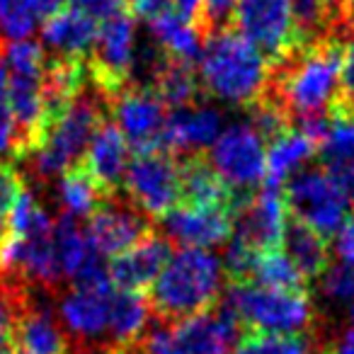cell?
<instances>
[{"instance_id":"obj_25","label":"cell","mask_w":354,"mask_h":354,"mask_svg":"<svg viewBox=\"0 0 354 354\" xmlns=\"http://www.w3.org/2000/svg\"><path fill=\"white\" fill-rule=\"evenodd\" d=\"M318 153L325 170L354 199V117L330 112L328 131L318 143Z\"/></svg>"},{"instance_id":"obj_14","label":"cell","mask_w":354,"mask_h":354,"mask_svg":"<svg viewBox=\"0 0 354 354\" xmlns=\"http://www.w3.org/2000/svg\"><path fill=\"white\" fill-rule=\"evenodd\" d=\"M289 223V207L281 187L262 185L238 207L233 238L245 243L255 252L279 250L284 243V231Z\"/></svg>"},{"instance_id":"obj_36","label":"cell","mask_w":354,"mask_h":354,"mask_svg":"<svg viewBox=\"0 0 354 354\" xmlns=\"http://www.w3.org/2000/svg\"><path fill=\"white\" fill-rule=\"evenodd\" d=\"M25 296L22 286L0 281V354H15V325Z\"/></svg>"},{"instance_id":"obj_32","label":"cell","mask_w":354,"mask_h":354,"mask_svg":"<svg viewBox=\"0 0 354 354\" xmlns=\"http://www.w3.org/2000/svg\"><path fill=\"white\" fill-rule=\"evenodd\" d=\"M250 284H260L267 286V289L279 291H308L306 289V277L301 274L299 267L291 262V257L281 248L257 255L250 274Z\"/></svg>"},{"instance_id":"obj_17","label":"cell","mask_w":354,"mask_h":354,"mask_svg":"<svg viewBox=\"0 0 354 354\" xmlns=\"http://www.w3.org/2000/svg\"><path fill=\"white\" fill-rule=\"evenodd\" d=\"M88 241L93 250L100 257H119L129 248L136 245L141 238H146L148 223L138 209H129L122 204H102L97 212L90 216L88 226Z\"/></svg>"},{"instance_id":"obj_42","label":"cell","mask_w":354,"mask_h":354,"mask_svg":"<svg viewBox=\"0 0 354 354\" xmlns=\"http://www.w3.org/2000/svg\"><path fill=\"white\" fill-rule=\"evenodd\" d=\"M124 6H127V0H73V8L93 17L95 22H104L124 12Z\"/></svg>"},{"instance_id":"obj_46","label":"cell","mask_w":354,"mask_h":354,"mask_svg":"<svg viewBox=\"0 0 354 354\" xmlns=\"http://www.w3.org/2000/svg\"><path fill=\"white\" fill-rule=\"evenodd\" d=\"M202 3L204 0H172V8H175L177 12H183L185 17L197 20V15L202 12Z\"/></svg>"},{"instance_id":"obj_35","label":"cell","mask_w":354,"mask_h":354,"mask_svg":"<svg viewBox=\"0 0 354 354\" xmlns=\"http://www.w3.org/2000/svg\"><path fill=\"white\" fill-rule=\"evenodd\" d=\"M41 17L30 0H0V37L8 41H25L41 30Z\"/></svg>"},{"instance_id":"obj_1","label":"cell","mask_w":354,"mask_h":354,"mask_svg":"<svg viewBox=\"0 0 354 354\" xmlns=\"http://www.w3.org/2000/svg\"><path fill=\"white\" fill-rule=\"evenodd\" d=\"M270 59L236 30H216L199 54V83L226 104H255L270 85Z\"/></svg>"},{"instance_id":"obj_28","label":"cell","mask_w":354,"mask_h":354,"mask_svg":"<svg viewBox=\"0 0 354 354\" xmlns=\"http://www.w3.org/2000/svg\"><path fill=\"white\" fill-rule=\"evenodd\" d=\"M151 320V301L138 291H117L109 315V339L119 352H129L143 339Z\"/></svg>"},{"instance_id":"obj_2","label":"cell","mask_w":354,"mask_h":354,"mask_svg":"<svg viewBox=\"0 0 354 354\" xmlns=\"http://www.w3.org/2000/svg\"><path fill=\"white\" fill-rule=\"evenodd\" d=\"M342 46L335 41L301 46L286 59V68L277 78L274 97L291 122L328 117L339 93Z\"/></svg>"},{"instance_id":"obj_23","label":"cell","mask_w":354,"mask_h":354,"mask_svg":"<svg viewBox=\"0 0 354 354\" xmlns=\"http://www.w3.org/2000/svg\"><path fill=\"white\" fill-rule=\"evenodd\" d=\"M180 187H183V204L187 207H214L238 212V207L245 202L231 192V187L202 156H187L185 160H180Z\"/></svg>"},{"instance_id":"obj_38","label":"cell","mask_w":354,"mask_h":354,"mask_svg":"<svg viewBox=\"0 0 354 354\" xmlns=\"http://www.w3.org/2000/svg\"><path fill=\"white\" fill-rule=\"evenodd\" d=\"M330 112L354 117V37L342 46V68H339V93Z\"/></svg>"},{"instance_id":"obj_39","label":"cell","mask_w":354,"mask_h":354,"mask_svg":"<svg viewBox=\"0 0 354 354\" xmlns=\"http://www.w3.org/2000/svg\"><path fill=\"white\" fill-rule=\"evenodd\" d=\"M12 151L17 153V127L10 109V100H8L6 68L0 64V158Z\"/></svg>"},{"instance_id":"obj_8","label":"cell","mask_w":354,"mask_h":354,"mask_svg":"<svg viewBox=\"0 0 354 354\" xmlns=\"http://www.w3.org/2000/svg\"><path fill=\"white\" fill-rule=\"evenodd\" d=\"M284 199L291 218L306 223L323 238L337 236L339 228L352 216V197L347 189L320 167H308L289 177Z\"/></svg>"},{"instance_id":"obj_22","label":"cell","mask_w":354,"mask_h":354,"mask_svg":"<svg viewBox=\"0 0 354 354\" xmlns=\"http://www.w3.org/2000/svg\"><path fill=\"white\" fill-rule=\"evenodd\" d=\"M15 354H68V337L46 306L25 296L15 325Z\"/></svg>"},{"instance_id":"obj_3","label":"cell","mask_w":354,"mask_h":354,"mask_svg":"<svg viewBox=\"0 0 354 354\" xmlns=\"http://www.w3.org/2000/svg\"><path fill=\"white\" fill-rule=\"evenodd\" d=\"M223 265L209 250H180L151 286V308L160 318L185 320L218 306Z\"/></svg>"},{"instance_id":"obj_34","label":"cell","mask_w":354,"mask_h":354,"mask_svg":"<svg viewBox=\"0 0 354 354\" xmlns=\"http://www.w3.org/2000/svg\"><path fill=\"white\" fill-rule=\"evenodd\" d=\"M233 354H315L313 344L304 335L245 333L236 342Z\"/></svg>"},{"instance_id":"obj_40","label":"cell","mask_w":354,"mask_h":354,"mask_svg":"<svg viewBox=\"0 0 354 354\" xmlns=\"http://www.w3.org/2000/svg\"><path fill=\"white\" fill-rule=\"evenodd\" d=\"M22 189H25V185H22L15 167L0 160V228L8 223V216H10Z\"/></svg>"},{"instance_id":"obj_29","label":"cell","mask_w":354,"mask_h":354,"mask_svg":"<svg viewBox=\"0 0 354 354\" xmlns=\"http://www.w3.org/2000/svg\"><path fill=\"white\" fill-rule=\"evenodd\" d=\"M281 250L299 267V272L306 277V281L320 277L330 265L328 238H323L320 233H315L313 228L296 221V218H289V223H286Z\"/></svg>"},{"instance_id":"obj_30","label":"cell","mask_w":354,"mask_h":354,"mask_svg":"<svg viewBox=\"0 0 354 354\" xmlns=\"http://www.w3.org/2000/svg\"><path fill=\"white\" fill-rule=\"evenodd\" d=\"M109 197L112 194H107L95 183V177L85 170L83 162L66 170L59 180V202L66 216L90 218L102 204L109 202Z\"/></svg>"},{"instance_id":"obj_24","label":"cell","mask_w":354,"mask_h":354,"mask_svg":"<svg viewBox=\"0 0 354 354\" xmlns=\"http://www.w3.org/2000/svg\"><path fill=\"white\" fill-rule=\"evenodd\" d=\"M151 27V37L167 59L183 61V64H194L202 54V30L192 17H185L183 12H177L175 8H165L158 15L148 20Z\"/></svg>"},{"instance_id":"obj_41","label":"cell","mask_w":354,"mask_h":354,"mask_svg":"<svg viewBox=\"0 0 354 354\" xmlns=\"http://www.w3.org/2000/svg\"><path fill=\"white\" fill-rule=\"evenodd\" d=\"M236 8H238V0H204L199 15L204 17L209 30L216 32V30H223V25H226L228 20H233Z\"/></svg>"},{"instance_id":"obj_4","label":"cell","mask_w":354,"mask_h":354,"mask_svg":"<svg viewBox=\"0 0 354 354\" xmlns=\"http://www.w3.org/2000/svg\"><path fill=\"white\" fill-rule=\"evenodd\" d=\"M8 100L17 127V153H35L49 122L46 109V59L41 44L32 39L10 41L3 51Z\"/></svg>"},{"instance_id":"obj_13","label":"cell","mask_w":354,"mask_h":354,"mask_svg":"<svg viewBox=\"0 0 354 354\" xmlns=\"http://www.w3.org/2000/svg\"><path fill=\"white\" fill-rule=\"evenodd\" d=\"M138 61L136 22L127 10L100 22L93 46V78L102 95H117L124 90Z\"/></svg>"},{"instance_id":"obj_11","label":"cell","mask_w":354,"mask_h":354,"mask_svg":"<svg viewBox=\"0 0 354 354\" xmlns=\"http://www.w3.org/2000/svg\"><path fill=\"white\" fill-rule=\"evenodd\" d=\"M233 25L270 61H286L301 49L291 0H238Z\"/></svg>"},{"instance_id":"obj_19","label":"cell","mask_w":354,"mask_h":354,"mask_svg":"<svg viewBox=\"0 0 354 354\" xmlns=\"http://www.w3.org/2000/svg\"><path fill=\"white\" fill-rule=\"evenodd\" d=\"M170 255V243L162 236L148 233L133 248H129L127 252L114 257L112 265H109V277H112L117 289L143 294V291L156 284L158 274L167 265Z\"/></svg>"},{"instance_id":"obj_20","label":"cell","mask_w":354,"mask_h":354,"mask_svg":"<svg viewBox=\"0 0 354 354\" xmlns=\"http://www.w3.org/2000/svg\"><path fill=\"white\" fill-rule=\"evenodd\" d=\"M97 30L100 22L78 8H64L41 25V49H49L54 61H83L93 54Z\"/></svg>"},{"instance_id":"obj_7","label":"cell","mask_w":354,"mask_h":354,"mask_svg":"<svg viewBox=\"0 0 354 354\" xmlns=\"http://www.w3.org/2000/svg\"><path fill=\"white\" fill-rule=\"evenodd\" d=\"M241 328L228 306H214L207 313L158 325L136 347L141 354H231Z\"/></svg>"},{"instance_id":"obj_45","label":"cell","mask_w":354,"mask_h":354,"mask_svg":"<svg viewBox=\"0 0 354 354\" xmlns=\"http://www.w3.org/2000/svg\"><path fill=\"white\" fill-rule=\"evenodd\" d=\"M32 6H35L37 15L41 17V22H46L51 15L61 12L64 8H68V0H30Z\"/></svg>"},{"instance_id":"obj_43","label":"cell","mask_w":354,"mask_h":354,"mask_svg":"<svg viewBox=\"0 0 354 354\" xmlns=\"http://www.w3.org/2000/svg\"><path fill=\"white\" fill-rule=\"evenodd\" d=\"M335 252H337L342 265L354 267V214L347 218L339 233L335 236Z\"/></svg>"},{"instance_id":"obj_15","label":"cell","mask_w":354,"mask_h":354,"mask_svg":"<svg viewBox=\"0 0 354 354\" xmlns=\"http://www.w3.org/2000/svg\"><path fill=\"white\" fill-rule=\"evenodd\" d=\"M167 107L153 88H124L114 100V124L136 153L162 151Z\"/></svg>"},{"instance_id":"obj_44","label":"cell","mask_w":354,"mask_h":354,"mask_svg":"<svg viewBox=\"0 0 354 354\" xmlns=\"http://www.w3.org/2000/svg\"><path fill=\"white\" fill-rule=\"evenodd\" d=\"M127 3L133 8V12H138L141 17H148V20H151L153 15H158L160 10L170 8L172 0H127Z\"/></svg>"},{"instance_id":"obj_9","label":"cell","mask_w":354,"mask_h":354,"mask_svg":"<svg viewBox=\"0 0 354 354\" xmlns=\"http://www.w3.org/2000/svg\"><path fill=\"white\" fill-rule=\"evenodd\" d=\"M209 165L238 199H248L267 175L265 138L248 122L226 127L209 151Z\"/></svg>"},{"instance_id":"obj_26","label":"cell","mask_w":354,"mask_h":354,"mask_svg":"<svg viewBox=\"0 0 354 354\" xmlns=\"http://www.w3.org/2000/svg\"><path fill=\"white\" fill-rule=\"evenodd\" d=\"M54 245H56L61 274L71 281L83 279L85 274H90V272L102 265L100 255L90 245L85 228H80L78 218L73 216L61 214V218L54 226Z\"/></svg>"},{"instance_id":"obj_33","label":"cell","mask_w":354,"mask_h":354,"mask_svg":"<svg viewBox=\"0 0 354 354\" xmlns=\"http://www.w3.org/2000/svg\"><path fill=\"white\" fill-rule=\"evenodd\" d=\"M294 8V22L299 30L301 44H318L323 41L320 37L335 25L339 17L337 0H291Z\"/></svg>"},{"instance_id":"obj_31","label":"cell","mask_w":354,"mask_h":354,"mask_svg":"<svg viewBox=\"0 0 354 354\" xmlns=\"http://www.w3.org/2000/svg\"><path fill=\"white\" fill-rule=\"evenodd\" d=\"M153 90L158 97L165 102V107L180 109L194 104L199 90V80L194 75L192 64H183V61L160 59L153 71Z\"/></svg>"},{"instance_id":"obj_48","label":"cell","mask_w":354,"mask_h":354,"mask_svg":"<svg viewBox=\"0 0 354 354\" xmlns=\"http://www.w3.org/2000/svg\"><path fill=\"white\" fill-rule=\"evenodd\" d=\"M0 241H3V228H0Z\"/></svg>"},{"instance_id":"obj_10","label":"cell","mask_w":354,"mask_h":354,"mask_svg":"<svg viewBox=\"0 0 354 354\" xmlns=\"http://www.w3.org/2000/svg\"><path fill=\"white\" fill-rule=\"evenodd\" d=\"M124 189L143 216L162 218L183 202L180 160L167 151L136 153V158L129 160Z\"/></svg>"},{"instance_id":"obj_37","label":"cell","mask_w":354,"mask_h":354,"mask_svg":"<svg viewBox=\"0 0 354 354\" xmlns=\"http://www.w3.org/2000/svg\"><path fill=\"white\" fill-rule=\"evenodd\" d=\"M320 296L333 306H354V267L328 265L320 274Z\"/></svg>"},{"instance_id":"obj_18","label":"cell","mask_w":354,"mask_h":354,"mask_svg":"<svg viewBox=\"0 0 354 354\" xmlns=\"http://www.w3.org/2000/svg\"><path fill=\"white\" fill-rule=\"evenodd\" d=\"M223 131L221 112L209 104H187V107L172 109L167 117L165 133H162V151L199 156V151L212 148L218 133Z\"/></svg>"},{"instance_id":"obj_27","label":"cell","mask_w":354,"mask_h":354,"mask_svg":"<svg viewBox=\"0 0 354 354\" xmlns=\"http://www.w3.org/2000/svg\"><path fill=\"white\" fill-rule=\"evenodd\" d=\"M313 153H318L315 141H310L299 129H294V127L286 129L284 133L272 138L270 148H267L265 185L281 187L284 183H289V177L294 175L299 167H304L306 162L313 158Z\"/></svg>"},{"instance_id":"obj_12","label":"cell","mask_w":354,"mask_h":354,"mask_svg":"<svg viewBox=\"0 0 354 354\" xmlns=\"http://www.w3.org/2000/svg\"><path fill=\"white\" fill-rule=\"evenodd\" d=\"M114 296H117V286L109 277V270L100 265L80 281H73V289L61 299V323L71 330L73 337L83 342L100 339L109 333Z\"/></svg>"},{"instance_id":"obj_21","label":"cell","mask_w":354,"mask_h":354,"mask_svg":"<svg viewBox=\"0 0 354 354\" xmlns=\"http://www.w3.org/2000/svg\"><path fill=\"white\" fill-rule=\"evenodd\" d=\"M83 167L107 194H114V189L124 183L129 167V143L117 129V124H100L83 156Z\"/></svg>"},{"instance_id":"obj_47","label":"cell","mask_w":354,"mask_h":354,"mask_svg":"<svg viewBox=\"0 0 354 354\" xmlns=\"http://www.w3.org/2000/svg\"><path fill=\"white\" fill-rule=\"evenodd\" d=\"M349 3V10H352V15H354V0H347Z\"/></svg>"},{"instance_id":"obj_5","label":"cell","mask_w":354,"mask_h":354,"mask_svg":"<svg viewBox=\"0 0 354 354\" xmlns=\"http://www.w3.org/2000/svg\"><path fill=\"white\" fill-rule=\"evenodd\" d=\"M102 122L104 119L100 100L93 97V95H85V90H80L46 124L41 146L32 153L37 175H64L66 170L80 165L95 131H97Z\"/></svg>"},{"instance_id":"obj_16","label":"cell","mask_w":354,"mask_h":354,"mask_svg":"<svg viewBox=\"0 0 354 354\" xmlns=\"http://www.w3.org/2000/svg\"><path fill=\"white\" fill-rule=\"evenodd\" d=\"M236 212L214 207H187L180 204L162 216V233L170 245L183 250H209L233 236Z\"/></svg>"},{"instance_id":"obj_6","label":"cell","mask_w":354,"mask_h":354,"mask_svg":"<svg viewBox=\"0 0 354 354\" xmlns=\"http://www.w3.org/2000/svg\"><path fill=\"white\" fill-rule=\"evenodd\" d=\"M226 306L248 333L301 335L313 325L308 291H279L260 284H231Z\"/></svg>"}]
</instances>
